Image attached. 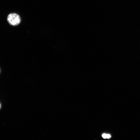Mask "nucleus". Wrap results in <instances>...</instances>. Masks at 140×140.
<instances>
[{
	"instance_id": "f257e3e1",
	"label": "nucleus",
	"mask_w": 140,
	"mask_h": 140,
	"mask_svg": "<svg viewBox=\"0 0 140 140\" xmlns=\"http://www.w3.org/2000/svg\"><path fill=\"white\" fill-rule=\"evenodd\" d=\"M7 20L9 23L12 26H16L20 22L21 19L19 16L15 13L10 14L8 16Z\"/></svg>"
},
{
	"instance_id": "f03ea898",
	"label": "nucleus",
	"mask_w": 140,
	"mask_h": 140,
	"mask_svg": "<svg viewBox=\"0 0 140 140\" xmlns=\"http://www.w3.org/2000/svg\"><path fill=\"white\" fill-rule=\"evenodd\" d=\"M102 137L104 138H107V134H103L102 135Z\"/></svg>"
},
{
	"instance_id": "7ed1b4c3",
	"label": "nucleus",
	"mask_w": 140,
	"mask_h": 140,
	"mask_svg": "<svg viewBox=\"0 0 140 140\" xmlns=\"http://www.w3.org/2000/svg\"><path fill=\"white\" fill-rule=\"evenodd\" d=\"M111 137V136L109 134H107V138H109Z\"/></svg>"
},
{
	"instance_id": "20e7f679",
	"label": "nucleus",
	"mask_w": 140,
	"mask_h": 140,
	"mask_svg": "<svg viewBox=\"0 0 140 140\" xmlns=\"http://www.w3.org/2000/svg\"><path fill=\"white\" fill-rule=\"evenodd\" d=\"M1 103L0 102V109H1Z\"/></svg>"
}]
</instances>
